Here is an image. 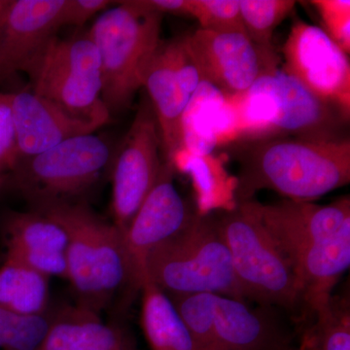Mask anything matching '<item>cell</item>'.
<instances>
[{"label": "cell", "instance_id": "obj_1", "mask_svg": "<svg viewBox=\"0 0 350 350\" xmlns=\"http://www.w3.org/2000/svg\"><path fill=\"white\" fill-rule=\"evenodd\" d=\"M239 202L261 190L312 202L350 182V139L258 137L237 150Z\"/></svg>", "mask_w": 350, "mask_h": 350}, {"label": "cell", "instance_id": "obj_2", "mask_svg": "<svg viewBox=\"0 0 350 350\" xmlns=\"http://www.w3.org/2000/svg\"><path fill=\"white\" fill-rule=\"evenodd\" d=\"M57 221L68 237L66 278L77 304L100 314L124 285H131L123 232L80 202L33 209Z\"/></svg>", "mask_w": 350, "mask_h": 350}, {"label": "cell", "instance_id": "obj_3", "mask_svg": "<svg viewBox=\"0 0 350 350\" xmlns=\"http://www.w3.org/2000/svg\"><path fill=\"white\" fill-rule=\"evenodd\" d=\"M163 14L149 0L116 2L94 21L88 36L100 61L103 100L110 115L130 107L161 41Z\"/></svg>", "mask_w": 350, "mask_h": 350}, {"label": "cell", "instance_id": "obj_4", "mask_svg": "<svg viewBox=\"0 0 350 350\" xmlns=\"http://www.w3.org/2000/svg\"><path fill=\"white\" fill-rule=\"evenodd\" d=\"M145 280L167 296L209 293L250 301L234 273L215 216L206 214L198 213L185 229L152 251Z\"/></svg>", "mask_w": 350, "mask_h": 350}, {"label": "cell", "instance_id": "obj_5", "mask_svg": "<svg viewBox=\"0 0 350 350\" xmlns=\"http://www.w3.org/2000/svg\"><path fill=\"white\" fill-rule=\"evenodd\" d=\"M219 232L231 254L232 266L250 301L273 306L305 321L300 284L285 257L247 202L215 216Z\"/></svg>", "mask_w": 350, "mask_h": 350}, {"label": "cell", "instance_id": "obj_6", "mask_svg": "<svg viewBox=\"0 0 350 350\" xmlns=\"http://www.w3.org/2000/svg\"><path fill=\"white\" fill-rule=\"evenodd\" d=\"M107 140L93 133L64 140L49 150L23 159L7 174L33 209L73 202L93 187L113 159Z\"/></svg>", "mask_w": 350, "mask_h": 350}, {"label": "cell", "instance_id": "obj_7", "mask_svg": "<svg viewBox=\"0 0 350 350\" xmlns=\"http://www.w3.org/2000/svg\"><path fill=\"white\" fill-rule=\"evenodd\" d=\"M243 96L247 116L261 126L262 137H345L342 129L349 118L280 68L260 78Z\"/></svg>", "mask_w": 350, "mask_h": 350}, {"label": "cell", "instance_id": "obj_8", "mask_svg": "<svg viewBox=\"0 0 350 350\" xmlns=\"http://www.w3.org/2000/svg\"><path fill=\"white\" fill-rule=\"evenodd\" d=\"M29 77L33 93L73 118L98 130L111 120L103 100L100 57L88 34L55 38Z\"/></svg>", "mask_w": 350, "mask_h": 350}, {"label": "cell", "instance_id": "obj_9", "mask_svg": "<svg viewBox=\"0 0 350 350\" xmlns=\"http://www.w3.org/2000/svg\"><path fill=\"white\" fill-rule=\"evenodd\" d=\"M202 84L184 36L161 41L147 66L142 88L155 114L165 162H174L183 149L184 115Z\"/></svg>", "mask_w": 350, "mask_h": 350}, {"label": "cell", "instance_id": "obj_10", "mask_svg": "<svg viewBox=\"0 0 350 350\" xmlns=\"http://www.w3.org/2000/svg\"><path fill=\"white\" fill-rule=\"evenodd\" d=\"M183 36L202 82L226 96H243L280 64L275 48L259 45L241 32H215L199 27Z\"/></svg>", "mask_w": 350, "mask_h": 350}, {"label": "cell", "instance_id": "obj_11", "mask_svg": "<svg viewBox=\"0 0 350 350\" xmlns=\"http://www.w3.org/2000/svg\"><path fill=\"white\" fill-rule=\"evenodd\" d=\"M162 140L150 101H142L112 159V213L114 224L126 228L155 186L165 161Z\"/></svg>", "mask_w": 350, "mask_h": 350}, {"label": "cell", "instance_id": "obj_12", "mask_svg": "<svg viewBox=\"0 0 350 350\" xmlns=\"http://www.w3.org/2000/svg\"><path fill=\"white\" fill-rule=\"evenodd\" d=\"M282 71L350 116L349 55L317 25L294 21L282 48Z\"/></svg>", "mask_w": 350, "mask_h": 350}, {"label": "cell", "instance_id": "obj_13", "mask_svg": "<svg viewBox=\"0 0 350 350\" xmlns=\"http://www.w3.org/2000/svg\"><path fill=\"white\" fill-rule=\"evenodd\" d=\"M174 170V163L163 162L155 186L123 232L131 285L135 289L144 282L152 251L185 229L198 214L177 190Z\"/></svg>", "mask_w": 350, "mask_h": 350}, {"label": "cell", "instance_id": "obj_14", "mask_svg": "<svg viewBox=\"0 0 350 350\" xmlns=\"http://www.w3.org/2000/svg\"><path fill=\"white\" fill-rule=\"evenodd\" d=\"M66 0H9L0 21V80L31 75L63 25Z\"/></svg>", "mask_w": 350, "mask_h": 350}, {"label": "cell", "instance_id": "obj_15", "mask_svg": "<svg viewBox=\"0 0 350 350\" xmlns=\"http://www.w3.org/2000/svg\"><path fill=\"white\" fill-rule=\"evenodd\" d=\"M246 202L291 265L308 246L333 236L350 222L349 196L328 204L287 199L271 204Z\"/></svg>", "mask_w": 350, "mask_h": 350}, {"label": "cell", "instance_id": "obj_16", "mask_svg": "<svg viewBox=\"0 0 350 350\" xmlns=\"http://www.w3.org/2000/svg\"><path fill=\"white\" fill-rule=\"evenodd\" d=\"M6 258L48 278H66L68 237L61 225L38 211H7L0 221Z\"/></svg>", "mask_w": 350, "mask_h": 350}, {"label": "cell", "instance_id": "obj_17", "mask_svg": "<svg viewBox=\"0 0 350 350\" xmlns=\"http://www.w3.org/2000/svg\"><path fill=\"white\" fill-rule=\"evenodd\" d=\"M278 308L216 296L215 334L219 350H282L292 334Z\"/></svg>", "mask_w": 350, "mask_h": 350}, {"label": "cell", "instance_id": "obj_18", "mask_svg": "<svg viewBox=\"0 0 350 350\" xmlns=\"http://www.w3.org/2000/svg\"><path fill=\"white\" fill-rule=\"evenodd\" d=\"M12 110L17 135L18 161L49 150L69 138L93 133L98 130L73 118L33 92L13 94Z\"/></svg>", "mask_w": 350, "mask_h": 350}, {"label": "cell", "instance_id": "obj_19", "mask_svg": "<svg viewBox=\"0 0 350 350\" xmlns=\"http://www.w3.org/2000/svg\"><path fill=\"white\" fill-rule=\"evenodd\" d=\"M292 266L300 284L306 320L328 303L340 276L349 268L350 222L333 236L308 246Z\"/></svg>", "mask_w": 350, "mask_h": 350}, {"label": "cell", "instance_id": "obj_20", "mask_svg": "<svg viewBox=\"0 0 350 350\" xmlns=\"http://www.w3.org/2000/svg\"><path fill=\"white\" fill-rule=\"evenodd\" d=\"M40 350H137L128 331L105 323L98 313L75 305L56 308Z\"/></svg>", "mask_w": 350, "mask_h": 350}, {"label": "cell", "instance_id": "obj_21", "mask_svg": "<svg viewBox=\"0 0 350 350\" xmlns=\"http://www.w3.org/2000/svg\"><path fill=\"white\" fill-rule=\"evenodd\" d=\"M139 290L140 325L151 350H196L192 337L169 296L147 280Z\"/></svg>", "mask_w": 350, "mask_h": 350}, {"label": "cell", "instance_id": "obj_22", "mask_svg": "<svg viewBox=\"0 0 350 350\" xmlns=\"http://www.w3.org/2000/svg\"><path fill=\"white\" fill-rule=\"evenodd\" d=\"M50 278L24 262L4 257L0 265V308L12 314L49 310Z\"/></svg>", "mask_w": 350, "mask_h": 350}, {"label": "cell", "instance_id": "obj_23", "mask_svg": "<svg viewBox=\"0 0 350 350\" xmlns=\"http://www.w3.org/2000/svg\"><path fill=\"white\" fill-rule=\"evenodd\" d=\"M301 334L298 350H350V306L347 296H332Z\"/></svg>", "mask_w": 350, "mask_h": 350}, {"label": "cell", "instance_id": "obj_24", "mask_svg": "<svg viewBox=\"0 0 350 350\" xmlns=\"http://www.w3.org/2000/svg\"><path fill=\"white\" fill-rule=\"evenodd\" d=\"M209 293L169 296L185 324L196 350H219L215 334V299Z\"/></svg>", "mask_w": 350, "mask_h": 350}, {"label": "cell", "instance_id": "obj_25", "mask_svg": "<svg viewBox=\"0 0 350 350\" xmlns=\"http://www.w3.org/2000/svg\"><path fill=\"white\" fill-rule=\"evenodd\" d=\"M293 0H239L245 33L255 43L273 48V32L294 10Z\"/></svg>", "mask_w": 350, "mask_h": 350}, {"label": "cell", "instance_id": "obj_26", "mask_svg": "<svg viewBox=\"0 0 350 350\" xmlns=\"http://www.w3.org/2000/svg\"><path fill=\"white\" fill-rule=\"evenodd\" d=\"M55 310L50 308L45 312L31 315L10 313L0 350H40L52 326Z\"/></svg>", "mask_w": 350, "mask_h": 350}, {"label": "cell", "instance_id": "obj_27", "mask_svg": "<svg viewBox=\"0 0 350 350\" xmlns=\"http://www.w3.org/2000/svg\"><path fill=\"white\" fill-rule=\"evenodd\" d=\"M188 17L206 31L245 33L239 0H188Z\"/></svg>", "mask_w": 350, "mask_h": 350}, {"label": "cell", "instance_id": "obj_28", "mask_svg": "<svg viewBox=\"0 0 350 350\" xmlns=\"http://www.w3.org/2000/svg\"><path fill=\"white\" fill-rule=\"evenodd\" d=\"M321 20V29L345 54L350 53V1L349 0H313Z\"/></svg>", "mask_w": 350, "mask_h": 350}, {"label": "cell", "instance_id": "obj_29", "mask_svg": "<svg viewBox=\"0 0 350 350\" xmlns=\"http://www.w3.org/2000/svg\"><path fill=\"white\" fill-rule=\"evenodd\" d=\"M12 98L13 94H0V178L6 177L18 161Z\"/></svg>", "mask_w": 350, "mask_h": 350}, {"label": "cell", "instance_id": "obj_30", "mask_svg": "<svg viewBox=\"0 0 350 350\" xmlns=\"http://www.w3.org/2000/svg\"><path fill=\"white\" fill-rule=\"evenodd\" d=\"M116 2L110 0H66L63 25L81 27L98 14L107 10Z\"/></svg>", "mask_w": 350, "mask_h": 350}, {"label": "cell", "instance_id": "obj_31", "mask_svg": "<svg viewBox=\"0 0 350 350\" xmlns=\"http://www.w3.org/2000/svg\"><path fill=\"white\" fill-rule=\"evenodd\" d=\"M9 319H10V313L5 312V310L0 308V347H1L4 336H5Z\"/></svg>", "mask_w": 350, "mask_h": 350}, {"label": "cell", "instance_id": "obj_32", "mask_svg": "<svg viewBox=\"0 0 350 350\" xmlns=\"http://www.w3.org/2000/svg\"><path fill=\"white\" fill-rule=\"evenodd\" d=\"M8 2L9 0H0V20H1L2 16H3L4 11H5Z\"/></svg>", "mask_w": 350, "mask_h": 350}, {"label": "cell", "instance_id": "obj_33", "mask_svg": "<svg viewBox=\"0 0 350 350\" xmlns=\"http://www.w3.org/2000/svg\"><path fill=\"white\" fill-rule=\"evenodd\" d=\"M5 182L6 177L5 178L1 179V180H0V193H1L2 189H3L4 185H5Z\"/></svg>", "mask_w": 350, "mask_h": 350}, {"label": "cell", "instance_id": "obj_34", "mask_svg": "<svg viewBox=\"0 0 350 350\" xmlns=\"http://www.w3.org/2000/svg\"><path fill=\"white\" fill-rule=\"evenodd\" d=\"M282 350H298L297 349H295V347H287V349H282Z\"/></svg>", "mask_w": 350, "mask_h": 350}, {"label": "cell", "instance_id": "obj_35", "mask_svg": "<svg viewBox=\"0 0 350 350\" xmlns=\"http://www.w3.org/2000/svg\"><path fill=\"white\" fill-rule=\"evenodd\" d=\"M3 178H5V177H2V178H0V180H1V179H3Z\"/></svg>", "mask_w": 350, "mask_h": 350}]
</instances>
